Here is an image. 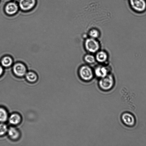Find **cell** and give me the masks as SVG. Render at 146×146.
Instances as JSON below:
<instances>
[{
  "mask_svg": "<svg viewBox=\"0 0 146 146\" xmlns=\"http://www.w3.org/2000/svg\"><path fill=\"white\" fill-rule=\"evenodd\" d=\"M115 83L114 76L112 74L109 73L106 76L100 78L98 82V86L102 90L108 91L113 88Z\"/></svg>",
  "mask_w": 146,
  "mask_h": 146,
  "instance_id": "cell-1",
  "label": "cell"
},
{
  "mask_svg": "<svg viewBox=\"0 0 146 146\" xmlns=\"http://www.w3.org/2000/svg\"><path fill=\"white\" fill-rule=\"evenodd\" d=\"M129 6L134 12L141 14L146 11V0H128Z\"/></svg>",
  "mask_w": 146,
  "mask_h": 146,
  "instance_id": "cell-2",
  "label": "cell"
},
{
  "mask_svg": "<svg viewBox=\"0 0 146 146\" xmlns=\"http://www.w3.org/2000/svg\"><path fill=\"white\" fill-rule=\"evenodd\" d=\"M94 74L92 69L88 65L82 66L79 69V76L81 79L85 81L91 80L93 77Z\"/></svg>",
  "mask_w": 146,
  "mask_h": 146,
  "instance_id": "cell-3",
  "label": "cell"
},
{
  "mask_svg": "<svg viewBox=\"0 0 146 146\" xmlns=\"http://www.w3.org/2000/svg\"><path fill=\"white\" fill-rule=\"evenodd\" d=\"M84 46L87 51L92 53L97 52L100 48L98 42L96 39L91 37L86 40L84 42Z\"/></svg>",
  "mask_w": 146,
  "mask_h": 146,
  "instance_id": "cell-4",
  "label": "cell"
},
{
  "mask_svg": "<svg viewBox=\"0 0 146 146\" xmlns=\"http://www.w3.org/2000/svg\"><path fill=\"white\" fill-rule=\"evenodd\" d=\"M13 71L15 76L18 77H22L25 75L27 72V69L24 64L19 62L13 65Z\"/></svg>",
  "mask_w": 146,
  "mask_h": 146,
  "instance_id": "cell-5",
  "label": "cell"
},
{
  "mask_svg": "<svg viewBox=\"0 0 146 146\" xmlns=\"http://www.w3.org/2000/svg\"><path fill=\"white\" fill-rule=\"evenodd\" d=\"M36 0H19V7L22 11H27L35 5Z\"/></svg>",
  "mask_w": 146,
  "mask_h": 146,
  "instance_id": "cell-6",
  "label": "cell"
},
{
  "mask_svg": "<svg viewBox=\"0 0 146 146\" xmlns=\"http://www.w3.org/2000/svg\"><path fill=\"white\" fill-rule=\"evenodd\" d=\"M19 8L18 5L16 3L11 2L6 4L4 10L7 14L9 15H12L17 12Z\"/></svg>",
  "mask_w": 146,
  "mask_h": 146,
  "instance_id": "cell-7",
  "label": "cell"
},
{
  "mask_svg": "<svg viewBox=\"0 0 146 146\" xmlns=\"http://www.w3.org/2000/svg\"><path fill=\"white\" fill-rule=\"evenodd\" d=\"M94 73L97 77L100 78L106 76L109 74L108 68L102 65L97 66L95 69Z\"/></svg>",
  "mask_w": 146,
  "mask_h": 146,
  "instance_id": "cell-8",
  "label": "cell"
},
{
  "mask_svg": "<svg viewBox=\"0 0 146 146\" xmlns=\"http://www.w3.org/2000/svg\"><path fill=\"white\" fill-rule=\"evenodd\" d=\"M121 119L123 123L128 126H133L135 123V119L134 116L128 113H123L121 116Z\"/></svg>",
  "mask_w": 146,
  "mask_h": 146,
  "instance_id": "cell-9",
  "label": "cell"
},
{
  "mask_svg": "<svg viewBox=\"0 0 146 146\" xmlns=\"http://www.w3.org/2000/svg\"><path fill=\"white\" fill-rule=\"evenodd\" d=\"M96 60L100 63H103L107 60L108 55L105 51L103 50L98 51L95 57Z\"/></svg>",
  "mask_w": 146,
  "mask_h": 146,
  "instance_id": "cell-10",
  "label": "cell"
},
{
  "mask_svg": "<svg viewBox=\"0 0 146 146\" xmlns=\"http://www.w3.org/2000/svg\"><path fill=\"white\" fill-rule=\"evenodd\" d=\"M13 60L9 56H6L2 58L1 60V66L5 67H9L13 63Z\"/></svg>",
  "mask_w": 146,
  "mask_h": 146,
  "instance_id": "cell-11",
  "label": "cell"
},
{
  "mask_svg": "<svg viewBox=\"0 0 146 146\" xmlns=\"http://www.w3.org/2000/svg\"><path fill=\"white\" fill-rule=\"evenodd\" d=\"M7 131L9 136L12 139H17L19 136L20 134L19 131L14 127H10L8 129Z\"/></svg>",
  "mask_w": 146,
  "mask_h": 146,
  "instance_id": "cell-12",
  "label": "cell"
},
{
  "mask_svg": "<svg viewBox=\"0 0 146 146\" xmlns=\"http://www.w3.org/2000/svg\"><path fill=\"white\" fill-rule=\"evenodd\" d=\"M21 118L18 114L15 113L11 114L9 117V123L13 125H17L21 121Z\"/></svg>",
  "mask_w": 146,
  "mask_h": 146,
  "instance_id": "cell-13",
  "label": "cell"
},
{
  "mask_svg": "<svg viewBox=\"0 0 146 146\" xmlns=\"http://www.w3.org/2000/svg\"><path fill=\"white\" fill-rule=\"evenodd\" d=\"M25 76L27 80L30 82H35L38 79L37 75L33 72L29 71L27 72Z\"/></svg>",
  "mask_w": 146,
  "mask_h": 146,
  "instance_id": "cell-14",
  "label": "cell"
},
{
  "mask_svg": "<svg viewBox=\"0 0 146 146\" xmlns=\"http://www.w3.org/2000/svg\"><path fill=\"white\" fill-rule=\"evenodd\" d=\"M8 118V114L6 110L2 107H0V122L6 121Z\"/></svg>",
  "mask_w": 146,
  "mask_h": 146,
  "instance_id": "cell-15",
  "label": "cell"
},
{
  "mask_svg": "<svg viewBox=\"0 0 146 146\" xmlns=\"http://www.w3.org/2000/svg\"><path fill=\"white\" fill-rule=\"evenodd\" d=\"M84 59L86 62L89 64L94 63L96 60L95 57L90 54H86L84 57Z\"/></svg>",
  "mask_w": 146,
  "mask_h": 146,
  "instance_id": "cell-16",
  "label": "cell"
},
{
  "mask_svg": "<svg viewBox=\"0 0 146 146\" xmlns=\"http://www.w3.org/2000/svg\"><path fill=\"white\" fill-rule=\"evenodd\" d=\"M89 35L90 37L96 38L100 36L99 31L96 29H92L90 30L89 32Z\"/></svg>",
  "mask_w": 146,
  "mask_h": 146,
  "instance_id": "cell-17",
  "label": "cell"
},
{
  "mask_svg": "<svg viewBox=\"0 0 146 146\" xmlns=\"http://www.w3.org/2000/svg\"><path fill=\"white\" fill-rule=\"evenodd\" d=\"M7 125L2 123H0V136L5 134L8 131Z\"/></svg>",
  "mask_w": 146,
  "mask_h": 146,
  "instance_id": "cell-18",
  "label": "cell"
},
{
  "mask_svg": "<svg viewBox=\"0 0 146 146\" xmlns=\"http://www.w3.org/2000/svg\"><path fill=\"white\" fill-rule=\"evenodd\" d=\"M3 69L2 66L0 65V76L3 74Z\"/></svg>",
  "mask_w": 146,
  "mask_h": 146,
  "instance_id": "cell-19",
  "label": "cell"
},
{
  "mask_svg": "<svg viewBox=\"0 0 146 146\" xmlns=\"http://www.w3.org/2000/svg\"><path fill=\"white\" fill-rule=\"evenodd\" d=\"M14 0L16 1H18V0L19 1V0Z\"/></svg>",
  "mask_w": 146,
  "mask_h": 146,
  "instance_id": "cell-20",
  "label": "cell"
}]
</instances>
